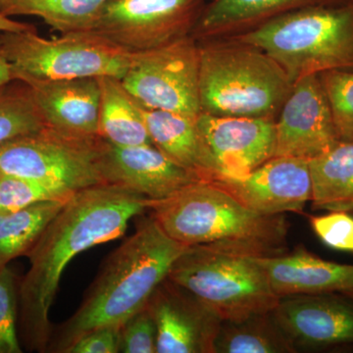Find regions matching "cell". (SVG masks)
<instances>
[{"instance_id":"obj_19","label":"cell","mask_w":353,"mask_h":353,"mask_svg":"<svg viewBox=\"0 0 353 353\" xmlns=\"http://www.w3.org/2000/svg\"><path fill=\"white\" fill-rule=\"evenodd\" d=\"M352 3L353 0H208L192 36L197 41L233 38L301 9Z\"/></svg>"},{"instance_id":"obj_16","label":"cell","mask_w":353,"mask_h":353,"mask_svg":"<svg viewBox=\"0 0 353 353\" xmlns=\"http://www.w3.org/2000/svg\"><path fill=\"white\" fill-rule=\"evenodd\" d=\"M99 170L104 183L127 188L153 201L169 199L203 181L153 145L118 146L102 138Z\"/></svg>"},{"instance_id":"obj_5","label":"cell","mask_w":353,"mask_h":353,"mask_svg":"<svg viewBox=\"0 0 353 353\" xmlns=\"http://www.w3.org/2000/svg\"><path fill=\"white\" fill-rule=\"evenodd\" d=\"M232 39L266 52L292 85L332 70H353V3L301 9Z\"/></svg>"},{"instance_id":"obj_20","label":"cell","mask_w":353,"mask_h":353,"mask_svg":"<svg viewBox=\"0 0 353 353\" xmlns=\"http://www.w3.org/2000/svg\"><path fill=\"white\" fill-rule=\"evenodd\" d=\"M152 143L176 164L209 181L215 172L196 124L185 114L143 108Z\"/></svg>"},{"instance_id":"obj_2","label":"cell","mask_w":353,"mask_h":353,"mask_svg":"<svg viewBox=\"0 0 353 353\" xmlns=\"http://www.w3.org/2000/svg\"><path fill=\"white\" fill-rule=\"evenodd\" d=\"M189 246L170 238L150 215L111 253L80 307L51 334L46 352L64 353L81 336L121 327L145 307L158 285Z\"/></svg>"},{"instance_id":"obj_24","label":"cell","mask_w":353,"mask_h":353,"mask_svg":"<svg viewBox=\"0 0 353 353\" xmlns=\"http://www.w3.org/2000/svg\"><path fill=\"white\" fill-rule=\"evenodd\" d=\"M110 0H9L4 15L36 16L55 31L88 32Z\"/></svg>"},{"instance_id":"obj_29","label":"cell","mask_w":353,"mask_h":353,"mask_svg":"<svg viewBox=\"0 0 353 353\" xmlns=\"http://www.w3.org/2000/svg\"><path fill=\"white\" fill-rule=\"evenodd\" d=\"M19 287L8 266L0 267V353H22L19 331Z\"/></svg>"},{"instance_id":"obj_25","label":"cell","mask_w":353,"mask_h":353,"mask_svg":"<svg viewBox=\"0 0 353 353\" xmlns=\"http://www.w3.org/2000/svg\"><path fill=\"white\" fill-rule=\"evenodd\" d=\"M68 201H46L0 213V267L31 250Z\"/></svg>"},{"instance_id":"obj_33","label":"cell","mask_w":353,"mask_h":353,"mask_svg":"<svg viewBox=\"0 0 353 353\" xmlns=\"http://www.w3.org/2000/svg\"><path fill=\"white\" fill-rule=\"evenodd\" d=\"M25 31H37V30L31 24L10 19L8 16L0 12V32Z\"/></svg>"},{"instance_id":"obj_23","label":"cell","mask_w":353,"mask_h":353,"mask_svg":"<svg viewBox=\"0 0 353 353\" xmlns=\"http://www.w3.org/2000/svg\"><path fill=\"white\" fill-rule=\"evenodd\" d=\"M292 341L280 328L271 312L221 322L214 353H294Z\"/></svg>"},{"instance_id":"obj_8","label":"cell","mask_w":353,"mask_h":353,"mask_svg":"<svg viewBox=\"0 0 353 353\" xmlns=\"http://www.w3.org/2000/svg\"><path fill=\"white\" fill-rule=\"evenodd\" d=\"M101 138L73 136L43 127L0 145V173L55 183L79 192L103 183Z\"/></svg>"},{"instance_id":"obj_12","label":"cell","mask_w":353,"mask_h":353,"mask_svg":"<svg viewBox=\"0 0 353 353\" xmlns=\"http://www.w3.org/2000/svg\"><path fill=\"white\" fill-rule=\"evenodd\" d=\"M271 313L297 350L353 348V299L345 292L280 297Z\"/></svg>"},{"instance_id":"obj_22","label":"cell","mask_w":353,"mask_h":353,"mask_svg":"<svg viewBox=\"0 0 353 353\" xmlns=\"http://www.w3.org/2000/svg\"><path fill=\"white\" fill-rule=\"evenodd\" d=\"M313 210L353 215V141H339L328 152L309 161Z\"/></svg>"},{"instance_id":"obj_3","label":"cell","mask_w":353,"mask_h":353,"mask_svg":"<svg viewBox=\"0 0 353 353\" xmlns=\"http://www.w3.org/2000/svg\"><path fill=\"white\" fill-rule=\"evenodd\" d=\"M150 212L165 233L185 246H213L254 256L287 252L289 223L284 214H257L208 181L153 202Z\"/></svg>"},{"instance_id":"obj_9","label":"cell","mask_w":353,"mask_h":353,"mask_svg":"<svg viewBox=\"0 0 353 353\" xmlns=\"http://www.w3.org/2000/svg\"><path fill=\"white\" fill-rule=\"evenodd\" d=\"M123 83L148 109L197 117L199 102V46L192 36L154 50L134 52Z\"/></svg>"},{"instance_id":"obj_27","label":"cell","mask_w":353,"mask_h":353,"mask_svg":"<svg viewBox=\"0 0 353 353\" xmlns=\"http://www.w3.org/2000/svg\"><path fill=\"white\" fill-rule=\"evenodd\" d=\"M23 85L22 88L0 90V145L46 127L29 88Z\"/></svg>"},{"instance_id":"obj_4","label":"cell","mask_w":353,"mask_h":353,"mask_svg":"<svg viewBox=\"0 0 353 353\" xmlns=\"http://www.w3.org/2000/svg\"><path fill=\"white\" fill-rule=\"evenodd\" d=\"M199 46L201 113L277 119L294 85L273 58L236 39Z\"/></svg>"},{"instance_id":"obj_6","label":"cell","mask_w":353,"mask_h":353,"mask_svg":"<svg viewBox=\"0 0 353 353\" xmlns=\"http://www.w3.org/2000/svg\"><path fill=\"white\" fill-rule=\"evenodd\" d=\"M169 280L192 292L222 321L272 312L280 297L254 255L208 245L189 246Z\"/></svg>"},{"instance_id":"obj_10","label":"cell","mask_w":353,"mask_h":353,"mask_svg":"<svg viewBox=\"0 0 353 353\" xmlns=\"http://www.w3.org/2000/svg\"><path fill=\"white\" fill-rule=\"evenodd\" d=\"M208 0H110L92 32L130 52L166 46L188 36Z\"/></svg>"},{"instance_id":"obj_32","label":"cell","mask_w":353,"mask_h":353,"mask_svg":"<svg viewBox=\"0 0 353 353\" xmlns=\"http://www.w3.org/2000/svg\"><path fill=\"white\" fill-rule=\"evenodd\" d=\"M121 327H101L77 339L64 353H117L120 348Z\"/></svg>"},{"instance_id":"obj_26","label":"cell","mask_w":353,"mask_h":353,"mask_svg":"<svg viewBox=\"0 0 353 353\" xmlns=\"http://www.w3.org/2000/svg\"><path fill=\"white\" fill-rule=\"evenodd\" d=\"M76 192L55 185L0 173V213L13 212L46 201H69Z\"/></svg>"},{"instance_id":"obj_30","label":"cell","mask_w":353,"mask_h":353,"mask_svg":"<svg viewBox=\"0 0 353 353\" xmlns=\"http://www.w3.org/2000/svg\"><path fill=\"white\" fill-rule=\"evenodd\" d=\"M327 212L309 217L313 232L331 250L353 253V215L343 211Z\"/></svg>"},{"instance_id":"obj_21","label":"cell","mask_w":353,"mask_h":353,"mask_svg":"<svg viewBox=\"0 0 353 353\" xmlns=\"http://www.w3.org/2000/svg\"><path fill=\"white\" fill-rule=\"evenodd\" d=\"M101 90L99 134L118 146L152 145L143 108L115 77L97 78Z\"/></svg>"},{"instance_id":"obj_36","label":"cell","mask_w":353,"mask_h":353,"mask_svg":"<svg viewBox=\"0 0 353 353\" xmlns=\"http://www.w3.org/2000/svg\"><path fill=\"white\" fill-rule=\"evenodd\" d=\"M345 294H347V296H352L353 299V290H350V292H345Z\"/></svg>"},{"instance_id":"obj_11","label":"cell","mask_w":353,"mask_h":353,"mask_svg":"<svg viewBox=\"0 0 353 353\" xmlns=\"http://www.w3.org/2000/svg\"><path fill=\"white\" fill-rule=\"evenodd\" d=\"M257 214L301 212L312 197L309 161L274 157L241 176H215L208 181Z\"/></svg>"},{"instance_id":"obj_13","label":"cell","mask_w":353,"mask_h":353,"mask_svg":"<svg viewBox=\"0 0 353 353\" xmlns=\"http://www.w3.org/2000/svg\"><path fill=\"white\" fill-rule=\"evenodd\" d=\"M275 157L311 161L340 141L319 75L294 83L275 120Z\"/></svg>"},{"instance_id":"obj_1","label":"cell","mask_w":353,"mask_h":353,"mask_svg":"<svg viewBox=\"0 0 353 353\" xmlns=\"http://www.w3.org/2000/svg\"><path fill=\"white\" fill-rule=\"evenodd\" d=\"M153 201L121 185L79 190L27 253L30 269L19 285L18 331L29 352H46L52 334L50 311L62 274L77 254L120 238L130 221Z\"/></svg>"},{"instance_id":"obj_18","label":"cell","mask_w":353,"mask_h":353,"mask_svg":"<svg viewBox=\"0 0 353 353\" xmlns=\"http://www.w3.org/2000/svg\"><path fill=\"white\" fill-rule=\"evenodd\" d=\"M256 260L279 297L353 290V264L328 261L303 248Z\"/></svg>"},{"instance_id":"obj_34","label":"cell","mask_w":353,"mask_h":353,"mask_svg":"<svg viewBox=\"0 0 353 353\" xmlns=\"http://www.w3.org/2000/svg\"><path fill=\"white\" fill-rule=\"evenodd\" d=\"M12 81H14L12 67L0 44V90L6 88Z\"/></svg>"},{"instance_id":"obj_17","label":"cell","mask_w":353,"mask_h":353,"mask_svg":"<svg viewBox=\"0 0 353 353\" xmlns=\"http://www.w3.org/2000/svg\"><path fill=\"white\" fill-rule=\"evenodd\" d=\"M46 127L73 136L99 137V99L97 78L23 83Z\"/></svg>"},{"instance_id":"obj_28","label":"cell","mask_w":353,"mask_h":353,"mask_svg":"<svg viewBox=\"0 0 353 353\" xmlns=\"http://www.w3.org/2000/svg\"><path fill=\"white\" fill-rule=\"evenodd\" d=\"M340 141H353V70L319 74Z\"/></svg>"},{"instance_id":"obj_15","label":"cell","mask_w":353,"mask_h":353,"mask_svg":"<svg viewBox=\"0 0 353 353\" xmlns=\"http://www.w3.org/2000/svg\"><path fill=\"white\" fill-rule=\"evenodd\" d=\"M196 124L214 168L212 178L245 175L275 157V121L201 113Z\"/></svg>"},{"instance_id":"obj_31","label":"cell","mask_w":353,"mask_h":353,"mask_svg":"<svg viewBox=\"0 0 353 353\" xmlns=\"http://www.w3.org/2000/svg\"><path fill=\"white\" fill-rule=\"evenodd\" d=\"M119 352L157 353V325L146 306L121 326Z\"/></svg>"},{"instance_id":"obj_35","label":"cell","mask_w":353,"mask_h":353,"mask_svg":"<svg viewBox=\"0 0 353 353\" xmlns=\"http://www.w3.org/2000/svg\"><path fill=\"white\" fill-rule=\"evenodd\" d=\"M9 0H0V12L3 14L4 11L8 6Z\"/></svg>"},{"instance_id":"obj_7","label":"cell","mask_w":353,"mask_h":353,"mask_svg":"<svg viewBox=\"0 0 353 353\" xmlns=\"http://www.w3.org/2000/svg\"><path fill=\"white\" fill-rule=\"evenodd\" d=\"M0 44L14 81H57L115 77L123 79L134 52L97 32H74L44 39L37 31L0 32Z\"/></svg>"},{"instance_id":"obj_14","label":"cell","mask_w":353,"mask_h":353,"mask_svg":"<svg viewBox=\"0 0 353 353\" xmlns=\"http://www.w3.org/2000/svg\"><path fill=\"white\" fill-rule=\"evenodd\" d=\"M146 307L157 331V353H214L222 320L185 288L165 279Z\"/></svg>"}]
</instances>
